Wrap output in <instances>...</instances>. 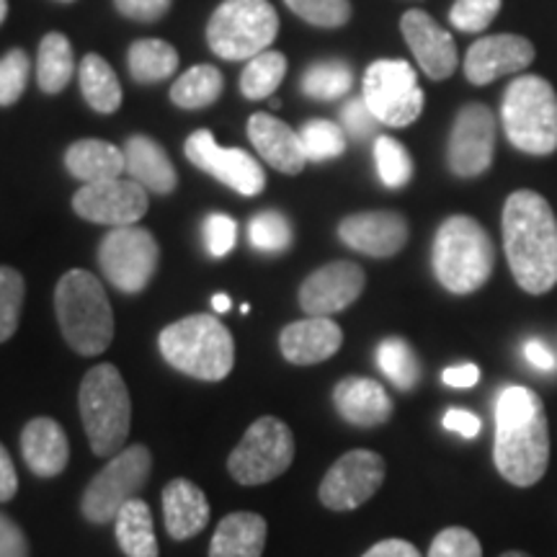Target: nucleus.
I'll return each mask as SVG.
<instances>
[{
	"instance_id": "1",
	"label": "nucleus",
	"mask_w": 557,
	"mask_h": 557,
	"mask_svg": "<svg viewBox=\"0 0 557 557\" xmlns=\"http://www.w3.org/2000/svg\"><path fill=\"white\" fill-rule=\"evenodd\" d=\"M493 462L506 483L532 487L549 465V426L542 398L529 387H504L496 398Z\"/></svg>"
},
{
	"instance_id": "2",
	"label": "nucleus",
	"mask_w": 557,
	"mask_h": 557,
	"mask_svg": "<svg viewBox=\"0 0 557 557\" xmlns=\"http://www.w3.org/2000/svg\"><path fill=\"white\" fill-rule=\"evenodd\" d=\"M504 248L511 274L529 295L557 284V222L537 191H513L504 207Z\"/></svg>"
},
{
	"instance_id": "3",
	"label": "nucleus",
	"mask_w": 557,
	"mask_h": 557,
	"mask_svg": "<svg viewBox=\"0 0 557 557\" xmlns=\"http://www.w3.org/2000/svg\"><path fill=\"white\" fill-rule=\"evenodd\" d=\"M54 312L67 346L81 357L103 354L114 338V312L101 282L83 269L67 271L54 289Z\"/></svg>"
},
{
	"instance_id": "4",
	"label": "nucleus",
	"mask_w": 557,
	"mask_h": 557,
	"mask_svg": "<svg viewBox=\"0 0 557 557\" xmlns=\"http://www.w3.org/2000/svg\"><path fill=\"white\" fill-rule=\"evenodd\" d=\"M434 274L451 295H472L491 278L496 267V250L491 235L478 220L455 214L444 220L434 238Z\"/></svg>"
},
{
	"instance_id": "5",
	"label": "nucleus",
	"mask_w": 557,
	"mask_h": 557,
	"mask_svg": "<svg viewBox=\"0 0 557 557\" xmlns=\"http://www.w3.org/2000/svg\"><path fill=\"white\" fill-rule=\"evenodd\" d=\"M160 354L181 374L201 382H220L233 372L235 341L214 315H189L163 329Z\"/></svg>"
},
{
	"instance_id": "6",
	"label": "nucleus",
	"mask_w": 557,
	"mask_h": 557,
	"mask_svg": "<svg viewBox=\"0 0 557 557\" xmlns=\"http://www.w3.org/2000/svg\"><path fill=\"white\" fill-rule=\"evenodd\" d=\"M78 406L94 455H120L132 429V400L120 369L114 364L88 369L81 382Z\"/></svg>"
},
{
	"instance_id": "7",
	"label": "nucleus",
	"mask_w": 557,
	"mask_h": 557,
	"mask_svg": "<svg viewBox=\"0 0 557 557\" xmlns=\"http://www.w3.org/2000/svg\"><path fill=\"white\" fill-rule=\"evenodd\" d=\"M506 137L529 156H553L557 150V94L540 75H519L504 94Z\"/></svg>"
},
{
	"instance_id": "8",
	"label": "nucleus",
	"mask_w": 557,
	"mask_h": 557,
	"mask_svg": "<svg viewBox=\"0 0 557 557\" xmlns=\"http://www.w3.org/2000/svg\"><path fill=\"white\" fill-rule=\"evenodd\" d=\"M278 34V16L269 0H225L207 24V41L222 60H253Z\"/></svg>"
},
{
	"instance_id": "9",
	"label": "nucleus",
	"mask_w": 557,
	"mask_h": 557,
	"mask_svg": "<svg viewBox=\"0 0 557 557\" xmlns=\"http://www.w3.org/2000/svg\"><path fill=\"white\" fill-rule=\"evenodd\" d=\"M152 472V455L145 444L124 447L120 455L111 457V462L99 475L90 480L83 493L81 511L90 524H109L116 519L124 504L137 498Z\"/></svg>"
},
{
	"instance_id": "10",
	"label": "nucleus",
	"mask_w": 557,
	"mask_h": 557,
	"mask_svg": "<svg viewBox=\"0 0 557 557\" xmlns=\"http://www.w3.org/2000/svg\"><path fill=\"white\" fill-rule=\"evenodd\" d=\"M295 459V436L282 418L263 416L246 431L227 457V472L240 485H263L289 470Z\"/></svg>"
},
{
	"instance_id": "11",
	"label": "nucleus",
	"mask_w": 557,
	"mask_h": 557,
	"mask_svg": "<svg viewBox=\"0 0 557 557\" xmlns=\"http://www.w3.org/2000/svg\"><path fill=\"white\" fill-rule=\"evenodd\" d=\"M364 101L387 127H408L423 111L416 70L403 60H377L364 73Z\"/></svg>"
},
{
	"instance_id": "12",
	"label": "nucleus",
	"mask_w": 557,
	"mask_h": 557,
	"mask_svg": "<svg viewBox=\"0 0 557 557\" xmlns=\"http://www.w3.org/2000/svg\"><path fill=\"white\" fill-rule=\"evenodd\" d=\"M160 261L158 240L145 227H114L99 246V267L111 284L127 295H137L156 276Z\"/></svg>"
},
{
	"instance_id": "13",
	"label": "nucleus",
	"mask_w": 557,
	"mask_h": 557,
	"mask_svg": "<svg viewBox=\"0 0 557 557\" xmlns=\"http://www.w3.org/2000/svg\"><path fill=\"white\" fill-rule=\"evenodd\" d=\"M385 459L372 449L346 451L333 462L320 483V504L331 511H354L364 506L385 483Z\"/></svg>"
},
{
	"instance_id": "14",
	"label": "nucleus",
	"mask_w": 557,
	"mask_h": 557,
	"mask_svg": "<svg viewBox=\"0 0 557 557\" xmlns=\"http://www.w3.org/2000/svg\"><path fill=\"white\" fill-rule=\"evenodd\" d=\"M186 158L209 176H214L222 184L243 197H256L267 189V173L261 163L246 150L238 148H220L212 132L199 129L186 139Z\"/></svg>"
},
{
	"instance_id": "15",
	"label": "nucleus",
	"mask_w": 557,
	"mask_h": 557,
	"mask_svg": "<svg viewBox=\"0 0 557 557\" xmlns=\"http://www.w3.org/2000/svg\"><path fill=\"white\" fill-rule=\"evenodd\" d=\"M496 152V122L483 103H468L459 109L449 135L447 163L455 176L475 178L485 173Z\"/></svg>"
},
{
	"instance_id": "16",
	"label": "nucleus",
	"mask_w": 557,
	"mask_h": 557,
	"mask_svg": "<svg viewBox=\"0 0 557 557\" xmlns=\"http://www.w3.org/2000/svg\"><path fill=\"white\" fill-rule=\"evenodd\" d=\"M75 214L96 225L127 227L137 225L148 212V189L137 181H101V184H86L73 197Z\"/></svg>"
},
{
	"instance_id": "17",
	"label": "nucleus",
	"mask_w": 557,
	"mask_h": 557,
	"mask_svg": "<svg viewBox=\"0 0 557 557\" xmlns=\"http://www.w3.org/2000/svg\"><path fill=\"white\" fill-rule=\"evenodd\" d=\"M367 274L354 261H333L320 267L299 287V305L310 318H331L354 305L364 292Z\"/></svg>"
},
{
	"instance_id": "18",
	"label": "nucleus",
	"mask_w": 557,
	"mask_h": 557,
	"mask_svg": "<svg viewBox=\"0 0 557 557\" xmlns=\"http://www.w3.org/2000/svg\"><path fill=\"white\" fill-rule=\"evenodd\" d=\"M534 62V45L519 34H493V37L478 39L465 58V75L472 86H487V83L517 75Z\"/></svg>"
},
{
	"instance_id": "19",
	"label": "nucleus",
	"mask_w": 557,
	"mask_h": 557,
	"mask_svg": "<svg viewBox=\"0 0 557 557\" xmlns=\"http://www.w3.org/2000/svg\"><path fill=\"white\" fill-rule=\"evenodd\" d=\"M338 238L372 259H389L408 243V222L398 212H359L341 220Z\"/></svg>"
},
{
	"instance_id": "20",
	"label": "nucleus",
	"mask_w": 557,
	"mask_h": 557,
	"mask_svg": "<svg viewBox=\"0 0 557 557\" xmlns=\"http://www.w3.org/2000/svg\"><path fill=\"white\" fill-rule=\"evenodd\" d=\"M400 32L410 52L431 81L449 78L457 70V45L449 32H444L426 11H408L400 18Z\"/></svg>"
},
{
	"instance_id": "21",
	"label": "nucleus",
	"mask_w": 557,
	"mask_h": 557,
	"mask_svg": "<svg viewBox=\"0 0 557 557\" xmlns=\"http://www.w3.org/2000/svg\"><path fill=\"white\" fill-rule=\"evenodd\" d=\"M341 344H344V331L331 318L297 320L278 336L282 357L297 367L320 364V361L336 357Z\"/></svg>"
},
{
	"instance_id": "22",
	"label": "nucleus",
	"mask_w": 557,
	"mask_h": 557,
	"mask_svg": "<svg viewBox=\"0 0 557 557\" xmlns=\"http://www.w3.org/2000/svg\"><path fill=\"white\" fill-rule=\"evenodd\" d=\"M333 406L346 423L359 429L385 426L393 418V400L380 382L369 377H346L333 387Z\"/></svg>"
},
{
	"instance_id": "23",
	"label": "nucleus",
	"mask_w": 557,
	"mask_h": 557,
	"mask_svg": "<svg viewBox=\"0 0 557 557\" xmlns=\"http://www.w3.org/2000/svg\"><path fill=\"white\" fill-rule=\"evenodd\" d=\"M21 455L26 468L39 478H58L70 462V442L65 429L54 418H32L21 431Z\"/></svg>"
},
{
	"instance_id": "24",
	"label": "nucleus",
	"mask_w": 557,
	"mask_h": 557,
	"mask_svg": "<svg viewBox=\"0 0 557 557\" xmlns=\"http://www.w3.org/2000/svg\"><path fill=\"white\" fill-rule=\"evenodd\" d=\"M248 137L259 156L267 160L271 169L295 176L305 169V150L299 135L287 127L282 120L271 114H253L248 120Z\"/></svg>"
},
{
	"instance_id": "25",
	"label": "nucleus",
	"mask_w": 557,
	"mask_h": 557,
	"mask_svg": "<svg viewBox=\"0 0 557 557\" xmlns=\"http://www.w3.org/2000/svg\"><path fill=\"white\" fill-rule=\"evenodd\" d=\"M163 521L173 540L197 537L209 521V500L197 483L186 478L171 480L163 487Z\"/></svg>"
},
{
	"instance_id": "26",
	"label": "nucleus",
	"mask_w": 557,
	"mask_h": 557,
	"mask_svg": "<svg viewBox=\"0 0 557 557\" xmlns=\"http://www.w3.org/2000/svg\"><path fill=\"white\" fill-rule=\"evenodd\" d=\"M124 158H127V173L132 181H137L143 189L156 194H171L176 189V169H173L169 152L160 148L156 139L145 135L129 137Z\"/></svg>"
},
{
	"instance_id": "27",
	"label": "nucleus",
	"mask_w": 557,
	"mask_h": 557,
	"mask_svg": "<svg viewBox=\"0 0 557 557\" xmlns=\"http://www.w3.org/2000/svg\"><path fill=\"white\" fill-rule=\"evenodd\" d=\"M267 547V519L250 511H235L220 521L209 557H261Z\"/></svg>"
},
{
	"instance_id": "28",
	"label": "nucleus",
	"mask_w": 557,
	"mask_h": 557,
	"mask_svg": "<svg viewBox=\"0 0 557 557\" xmlns=\"http://www.w3.org/2000/svg\"><path fill=\"white\" fill-rule=\"evenodd\" d=\"M65 165L75 178L86 184H101V181L120 178L122 171H127V158H124V150L103 139H81L67 148Z\"/></svg>"
},
{
	"instance_id": "29",
	"label": "nucleus",
	"mask_w": 557,
	"mask_h": 557,
	"mask_svg": "<svg viewBox=\"0 0 557 557\" xmlns=\"http://www.w3.org/2000/svg\"><path fill=\"white\" fill-rule=\"evenodd\" d=\"M116 542L127 557H158L160 547L152 529L150 506L143 498H132L122 506V511L114 519Z\"/></svg>"
},
{
	"instance_id": "30",
	"label": "nucleus",
	"mask_w": 557,
	"mask_h": 557,
	"mask_svg": "<svg viewBox=\"0 0 557 557\" xmlns=\"http://www.w3.org/2000/svg\"><path fill=\"white\" fill-rule=\"evenodd\" d=\"M78 75L81 90L90 109H96L99 114H114L122 107V86L107 60L99 58V54H86Z\"/></svg>"
},
{
	"instance_id": "31",
	"label": "nucleus",
	"mask_w": 557,
	"mask_h": 557,
	"mask_svg": "<svg viewBox=\"0 0 557 557\" xmlns=\"http://www.w3.org/2000/svg\"><path fill=\"white\" fill-rule=\"evenodd\" d=\"M73 47L65 34L52 32L41 39L37 58V83L45 94H60L73 78Z\"/></svg>"
},
{
	"instance_id": "32",
	"label": "nucleus",
	"mask_w": 557,
	"mask_h": 557,
	"mask_svg": "<svg viewBox=\"0 0 557 557\" xmlns=\"http://www.w3.org/2000/svg\"><path fill=\"white\" fill-rule=\"evenodd\" d=\"M178 70V52L163 39H139L129 47V73L137 83H160Z\"/></svg>"
},
{
	"instance_id": "33",
	"label": "nucleus",
	"mask_w": 557,
	"mask_h": 557,
	"mask_svg": "<svg viewBox=\"0 0 557 557\" xmlns=\"http://www.w3.org/2000/svg\"><path fill=\"white\" fill-rule=\"evenodd\" d=\"M225 81L222 73L212 65H197L186 70L181 78L173 83L171 88V101L181 109H205L209 103L220 99Z\"/></svg>"
},
{
	"instance_id": "34",
	"label": "nucleus",
	"mask_w": 557,
	"mask_h": 557,
	"mask_svg": "<svg viewBox=\"0 0 557 557\" xmlns=\"http://www.w3.org/2000/svg\"><path fill=\"white\" fill-rule=\"evenodd\" d=\"M377 364L382 374L403 393H410L421 382V361L408 341L395 336L382 341L377 346Z\"/></svg>"
},
{
	"instance_id": "35",
	"label": "nucleus",
	"mask_w": 557,
	"mask_h": 557,
	"mask_svg": "<svg viewBox=\"0 0 557 557\" xmlns=\"http://www.w3.org/2000/svg\"><path fill=\"white\" fill-rule=\"evenodd\" d=\"M284 73H287V58L282 52L267 50L256 54L240 75L243 96L248 101L267 99V96H271L278 88V83L284 81Z\"/></svg>"
},
{
	"instance_id": "36",
	"label": "nucleus",
	"mask_w": 557,
	"mask_h": 557,
	"mask_svg": "<svg viewBox=\"0 0 557 557\" xmlns=\"http://www.w3.org/2000/svg\"><path fill=\"white\" fill-rule=\"evenodd\" d=\"M351 81V67L346 62H318V65H310L308 73L302 75V94L318 101H333L348 94Z\"/></svg>"
},
{
	"instance_id": "37",
	"label": "nucleus",
	"mask_w": 557,
	"mask_h": 557,
	"mask_svg": "<svg viewBox=\"0 0 557 557\" xmlns=\"http://www.w3.org/2000/svg\"><path fill=\"white\" fill-rule=\"evenodd\" d=\"M250 246L261 253H284L292 246V225L276 209L256 214L248 225Z\"/></svg>"
},
{
	"instance_id": "38",
	"label": "nucleus",
	"mask_w": 557,
	"mask_h": 557,
	"mask_svg": "<svg viewBox=\"0 0 557 557\" xmlns=\"http://www.w3.org/2000/svg\"><path fill=\"white\" fill-rule=\"evenodd\" d=\"M374 163H377V173L387 189H400L413 176V160H410L408 150L403 148L398 139L393 137H377V143H374Z\"/></svg>"
},
{
	"instance_id": "39",
	"label": "nucleus",
	"mask_w": 557,
	"mask_h": 557,
	"mask_svg": "<svg viewBox=\"0 0 557 557\" xmlns=\"http://www.w3.org/2000/svg\"><path fill=\"white\" fill-rule=\"evenodd\" d=\"M299 143H302L308 160H333L344 156L346 150L344 129L329 120H312L305 124L299 132Z\"/></svg>"
},
{
	"instance_id": "40",
	"label": "nucleus",
	"mask_w": 557,
	"mask_h": 557,
	"mask_svg": "<svg viewBox=\"0 0 557 557\" xmlns=\"http://www.w3.org/2000/svg\"><path fill=\"white\" fill-rule=\"evenodd\" d=\"M26 284L16 269L0 267V344L9 341L18 329L21 308H24Z\"/></svg>"
},
{
	"instance_id": "41",
	"label": "nucleus",
	"mask_w": 557,
	"mask_h": 557,
	"mask_svg": "<svg viewBox=\"0 0 557 557\" xmlns=\"http://www.w3.org/2000/svg\"><path fill=\"white\" fill-rule=\"evenodd\" d=\"M299 18L323 29H338L351 18V3L348 0H284Z\"/></svg>"
},
{
	"instance_id": "42",
	"label": "nucleus",
	"mask_w": 557,
	"mask_h": 557,
	"mask_svg": "<svg viewBox=\"0 0 557 557\" xmlns=\"http://www.w3.org/2000/svg\"><path fill=\"white\" fill-rule=\"evenodd\" d=\"M32 62L24 50H11L0 60V107H13L29 83Z\"/></svg>"
},
{
	"instance_id": "43",
	"label": "nucleus",
	"mask_w": 557,
	"mask_h": 557,
	"mask_svg": "<svg viewBox=\"0 0 557 557\" xmlns=\"http://www.w3.org/2000/svg\"><path fill=\"white\" fill-rule=\"evenodd\" d=\"M500 0H457L449 11V21L459 32H483L498 16Z\"/></svg>"
},
{
	"instance_id": "44",
	"label": "nucleus",
	"mask_w": 557,
	"mask_h": 557,
	"mask_svg": "<svg viewBox=\"0 0 557 557\" xmlns=\"http://www.w3.org/2000/svg\"><path fill=\"white\" fill-rule=\"evenodd\" d=\"M426 557H483V547L470 529L449 527L436 534Z\"/></svg>"
},
{
	"instance_id": "45",
	"label": "nucleus",
	"mask_w": 557,
	"mask_h": 557,
	"mask_svg": "<svg viewBox=\"0 0 557 557\" xmlns=\"http://www.w3.org/2000/svg\"><path fill=\"white\" fill-rule=\"evenodd\" d=\"M201 235H205L209 256L222 259V256H227L230 250L235 248V240H238V225H235V220L227 218V214L214 212V214H207L205 225H201Z\"/></svg>"
},
{
	"instance_id": "46",
	"label": "nucleus",
	"mask_w": 557,
	"mask_h": 557,
	"mask_svg": "<svg viewBox=\"0 0 557 557\" xmlns=\"http://www.w3.org/2000/svg\"><path fill=\"white\" fill-rule=\"evenodd\" d=\"M341 120H344V127L351 137L357 139H367L374 135V129H377L380 120L372 114V109L367 107L364 99H354L348 101L344 111H341Z\"/></svg>"
},
{
	"instance_id": "47",
	"label": "nucleus",
	"mask_w": 557,
	"mask_h": 557,
	"mask_svg": "<svg viewBox=\"0 0 557 557\" xmlns=\"http://www.w3.org/2000/svg\"><path fill=\"white\" fill-rule=\"evenodd\" d=\"M29 540L21 527L5 513H0V557H29Z\"/></svg>"
},
{
	"instance_id": "48",
	"label": "nucleus",
	"mask_w": 557,
	"mask_h": 557,
	"mask_svg": "<svg viewBox=\"0 0 557 557\" xmlns=\"http://www.w3.org/2000/svg\"><path fill=\"white\" fill-rule=\"evenodd\" d=\"M120 13L135 21H158L169 13L173 0H114Z\"/></svg>"
},
{
	"instance_id": "49",
	"label": "nucleus",
	"mask_w": 557,
	"mask_h": 557,
	"mask_svg": "<svg viewBox=\"0 0 557 557\" xmlns=\"http://www.w3.org/2000/svg\"><path fill=\"white\" fill-rule=\"evenodd\" d=\"M444 429L455 431V434L465 438H475L480 434V429H483V423H480V418L475 413H470V410L449 408L447 413H444Z\"/></svg>"
},
{
	"instance_id": "50",
	"label": "nucleus",
	"mask_w": 557,
	"mask_h": 557,
	"mask_svg": "<svg viewBox=\"0 0 557 557\" xmlns=\"http://www.w3.org/2000/svg\"><path fill=\"white\" fill-rule=\"evenodd\" d=\"M524 357H527L529 364H532L534 369H540L542 374H549V372H555V369H557V357L553 351H549L545 341H540V338H529L527 341Z\"/></svg>"
},
{
	"instance_id": "51",
	"label": "nucleus",
	"mask_w": 557,
	"mask_h": 557,
	"mask_svg": "<svg viewBox=\"0 0 557 557\" xmlns=\"http://www.w3.org/2000/svg\"><path fill=\"white\" fill-rule=\"evenodd\" d=\"M16 491H18L16 468H13V459L9 455V449L0 444V504L11 500L13 496H16Z\"/></svg>"
},
{
	"instance_id": "52",
	"label": "nucleus",
	"mask_w": 557,
	"mask_h": 557,
	"mask_svg": "<svg viewBox=\"0 0 557 557\" xmlns=\"http://www.w3.org/2000/svg\"><path fill=\"white\" fill-rule=\"evenodd\" d=\"M361 557H423L406 540H382L374 547H369Z\"/></svg>"
},
{
	"instance_id": "53",
	"label": "nucleus",
	"mask_w": 557,
	"mask_h": 557,
	"mask_svg": "<svg viewBox=\"0 0 557 557\" xmlns=\"http://www.w3.org/2000/svg\"><path fill=\"white\" fill-rule=\"evenodd\" d=\"M442 380H444V385L457 387V389L475 387L480 380V369H478V364H457V367L444 369Z\"/></svg>"
},
{
	"instance_id": "54",
	"label": "nucleus",
	"mask_w": 557,
	"mask_h": 557,
	"mask_svg": "<svg viewBox=\"0 0 557 557\" xmlns=\"http://www.w3.org/2000/svg\"><path fill=\"white\" fill-rule=\"evenodd\" d=\"M212 308L218 312H227L230 310V297L227 295H214L212 297Z\"/></svg>"
},
{
	"instance_id": "55",
	"label": "nucleus",
	"mask_w": 557,
	"mask_h": 557,
	"mask_svg": "<svg viewBox=\"0 0 557 557\" xmlns=\"http://www.w3.org/2000/svg\"><path fill=\"white\" fill-rule=\"evenodd\" d=\"M9 16V0H0V24Z\"/></svg>"
},
{
	"instance_id": "56",
	"label": "nucleus",
	"mask_w": 557,
	"mask_h": 557,
	"mask_svg": "<svg viewBox=\"0 0 557 557\" xmlns=\"http://www.w3.org/2000/svg\"><path fill=\"white\" fill-rule=\"evenodd\" d=\"M500 557H532V555H527V553H521V549H511V553H504Z\"/></svg>"
},
{
	"instance_id": "57",
	"label": "nucleus",
	"mask_w": 557,
	"mask_h": 557,
	"mask_svg": "<svg viewBox=\"0 0 557 557\" xmlns=\"http://www.w3.org/2000/svg\"><path fill=\"white\" fill-rule=\"evenodd\" d=\"M65 3H67V0H65Z\"/></svg>"
}]
</instances>
